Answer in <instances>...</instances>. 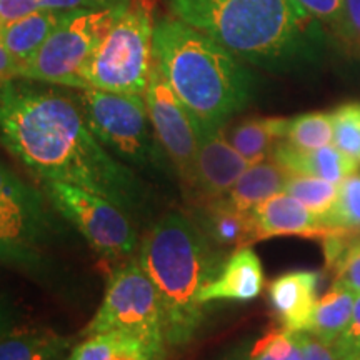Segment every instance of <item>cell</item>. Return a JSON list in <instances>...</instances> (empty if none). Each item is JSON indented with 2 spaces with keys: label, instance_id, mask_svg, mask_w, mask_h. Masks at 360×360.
Listing matches in <instances>:
<instances>
[{
  "label": "cell",
  "instance_id": "33",
  "mask_svg": "<svg viewBox=\"0 0 360 360\" xmlns=\"http://www.w3.org/2000/svg\"><path fill=\"white\" fill-rule=\"evenodd\" d=\"M127 0H40V7L51 11H94V8H105Z\"/></svg>",
  "mask_w": 360,
  "mask_h": 360
},
{
  "label": "cell",
  "instance_id": "28",
  "mask_svg": "<svg viewBox=\"0 0 360 360\" xmlns=\"http://www.w3.org/2000/svg\"><path fill=\"white\" fill-rule=\"evenodd\" d=\"M330 115L334 124V146L360 165V103H344Z\"/></svg>",
  "mask_w": 360,
  "mask_h": 360
},
{
  "label": "cell",
  "instance_id": "41",
  "mask_svg": "<svg viewBox=\"0 0 360 360\" xmlns=\"http://www.w3.org/2000/svg\"><path fill=\"white\" fill-rule=\"evenodd\" d=\"M359 360H360V357H359Z\"/></svg>",
  "mask_w": 360,
  "mask_h": 360
},
{
  "label": "cell",
  "instance_id": "6",
  "mask_svg": "<svg viewBox=\"0 0 360 360\" xmlns=\"http://www.w3.org/2000/svg\"><path fill=\"white\" fill-rule=\"evenodd\" d=\"M77 101L92 132L112 155L152 186L167 191L177 186V170L157 139L146 98L139 94L85 89Z\"/></svg>",
  "mask_w": 360,
  "mask_h": 360
},
{
  "label": "cell",
  "instance_id": "2",
  "mask_svg": "<svg viewBox=\"0 0 360 360\" xmlns=\"http://www.w3.org/2000/svg\"><path fill=\"white\" fill-rule=\"evenodd\" d=\"M175 19L200 30L245 64L274 74L319 65L322 24L295 0H167Z\"/></svg>",
  "mask_w": 360,
  "mask_h": 360
},
{
  "label": "cell",
  "instance_id": "37",
  "mask_svg": "<svg viewBox=\"0 0 360 360\" xmlns=\"http://www.w3.org/2000/svg\"><path fill=\"white\" fill-rule=\"evenodd\" d=\"M345 42L360 47V0H345Z\"/></svg>",
  "mask_w": 360,
  "mask_h": 360
},
{
  "label": "cell",
  "instance_id": "8",
  "mask_svg": "<svg viewBox=\"0 0 360 360\" xmlns=\"http://www.w3.org/2000/svg\"><path fill=\"white\" fill-rule=\"evenodd\" d=\"M129 2V0H127ZM127 2L94 11H70L19 70V79L85 90L84 70Z\"/></svg>",
  "mask_w": 360,
  "mask_h": 360
},
{
  "label": "cell",
  "instance_id": "31",
  "mask_svg": "<svg viewBox=\"0 0 360 360\" xmlns=\"http://www.w3.org/2000/svg\"><path fill=\"white\" fill-rule=\"evenodd\" d=\"M334 345L344 360L360 357V294L355 297L352 317H350L349 326L345 327L344 334L337 339Z\"/></svg>",
  "mask_w": 360,
  "mask_h": 360
},
{
  "label": "cell",
  "instance_id": "20",
  "mask_svg": "<svg viewBox=\"0 0 360 360\" xmlns=\"http://www.w3.org/2000/svg\"><path fill=\"white\" fill-rule=\"evenodd\" d=\"M137 335L122 330L85 335L75 344L65 360H164Z\"/></svg>",
  "mask_w": 360,
  "mask_h": 360
},
{
  "label": "cell",
  "instance_id": "25",
  "mask_svg": "<svg viewBox=\"0 0 360 360\" xmlns=\"http://www.w3.org/2000/svg\"><path fill=\"white\" fill-rule=\"evenodd\" d=\"M283 192L289 193L307 207L310 212L323 220L335 204L337 195H339V184L328 182L321 177H312V175L289 174Z\"/></svg>",
  "mask_w": 360,
  "mask_h": 360
},
{
  "label": "cell",
  "instance_id": "26",
  "mask_svg": "<svg viewBox=\"0 0 360 360\" xmlns=\"http://www.w3.org/2000/svg\"><path fill=\"white\" fill-rule=\"evenodd\" d=\"M297 148L315 150L334 143V124L332 115L327 112H309L289 119L285 139Z\"/></svg>",
  "mask_w": 360,
  "mask_h": 360
},
{
  "label": "cell",
  "instance_id": "15",
  "mask_svg": "<svg viewBox=\"0 0 360 360\" xmlns=\"http://www.w3.org/2000/svg\"><path fill=\"white\" fill-rule=\"evenodd\" d=\"M265 285L264 267L250 247H240L225 260L222 270L212 282L200 290V304L215 300L249 302L262 294Z\"/></svg>",
  "mask_w": 360,
  "mask_h": 360
},
{
  "label": "cell",
  "instance_id": "34",
  "mask_svg": "<svg viewBox=\"0 0 360 360\" xmlns=\"http://www.w3.org/2000/svg\"><path fill=\"white\" fill-rule=\"evenodd\" d=\"M40 8V0H0V19L2 24H11Z\"/></svg>",
  "mask_w": 360,
  "mask_h": 360
},
{
  "label": "cell",
  "instance_id": "21",
  "mask_svg": "<svg viewBox=\"0 0 360 360\" xmlns=\"http://www.w3.org/2000/svg\"><path fill=\"white\" fill-rule=\"evenodd\" d=\"M287 179L289 172H285L281 165L274 160H262L250 165L233 184L227 195H224V199L233 209L252 214V210L264 200L283 192Z\"/></svg>",
  "mask_w": 360,
  "mask_h": 360
},
{
  "label": "cell",
  "instance_id": "27",
  "mask_svg": "<svg viewBox=\"0 0 360 360\" xmlns=\"http://www.w3.org/2000/svg\"><path fill=\"white\" fill-rule=\"evenodd\" d=\"M242 360H302L295 332L278 327L255 340Z\"/></svg>",
  "mask_w": 360,
  "mask_h": 360
},
{
  "label": "cell",
  "instance_id": "23",
  "mask_svg": "<svg viewBox=\"0 0 360 360\" xmlns=\"http://www.w3.org/2000/svg\"><path fill=\"white\" fill-rule=\"evenodd\" d=\"M355 297L357 294L352 290L334 283L315 304L312 322L307 332L326 344H335L349 326Z\"/></svg>",
  "mask_w": 360,
  "mask_h": 360
},
{
  "label": "cell",
  "instance_id": "30",
  "mask_svg": "<svg viewBox=\"0 0 360 360\" xmlns=\"http://www.w3.org/2000/svg\"><path fill=\"white\" fill-rule=\"evenodd\" d=\"M332 270L334 283L360 294V237L350 242Z\"/></svg>",
  "mask_w": 360,
  "mask_h": 360
},
{
  "label": "cell",
  "instance_id": "19",
  "mask_svg": "<svg viewBox=\"0 0 360 360\" xmlns=\"http://www.w3.org/2000/svg\"><path fill=\"white\" fill-rule=\"evenodd\" d=\"M74 339L49 328L17 327L0 339V360H65Z\"/></svg>",
  "mask_w": 360,
  "mask_h": 360
},
{
  "label": "cell",
  "instance_id": "9",
  "mask_svg": "<svg viewBox=\"0 0 360 360\" xmlns=\"http://www.w3.org/2000/svg\"><path fill=\"white\" fill-rule=\"evenodd\" d=\"M122 330L137 335L165 357L164 310L154 282L137 259L127 260L110 274L101 307L85 328V335Z\"/></svg>",
  "mask_w": 360,
  "mask_h": 360
},
{
  "label": "cell",
  "instance_id": "10",
  "mask_svg": "<svg viewBox=\"0 0 360 360\" xmlns=\"http://www.w3.org/2000/svg\"><path fill=\"white\" fill-rule=\"evenodd\" d=\"M39 184L49 202L98 255L114 260L135 254L141 245L135 222L114 202L58 180Z\"/></svg>",
  "mask_w": 360,
  "mask_h": 360
},
{
  "label": "cell",
  "instance_id": "38",
  "mask_svg": "<svg viewBox=\"0 0 360 360\" xmlns=\"http://www.w3.org/2000/svg\"><path fill=\"white\" fill-rule=\"evenodd\" d=\"M19 70L20 64L13 58L12 53L7 51V47L0 40V84L19 77Z\"/></svg>",
  "mask_w": 360,
  "mask_h": 360
},
{
  "label": "cell",
  "instance_id": "24",
  "mask_svg": "<svg viewBox=\"0 0 360 360\" xmlns=\"http://www.w3.org/2000/svg\"><path fill=\"white\" fill-rule=\"evenodd\" d=\"M322 222L328 232L349 238L360 237V172L349 175L339 184L335 204Z\"/></svg>",
  "mask_w": 360,
  "mask_h": 360
},
{
  "label": "cell",
  "instance_id": "39",
  "mask_svg": "<svg viewBox=\"0 0 360 360\" xmlns=\"http://www.w3.org/2000/svg\"><path fill=\"white\" fill-rule=\"evenodd\" d=\"M2 25H4V24H2V19H0V27H2Z\"/></svg>",
  "mask_w": 360,
  "mask_h": 360
},
{
  "label": "cell",
  "instance_id": "5",
  "mask_svg": "<svg viewBox=\"0 0 360 360\" xmlns=\"http://www.w3.org/2000/svg\"><path fill=\"white\" fill-rule=\"evenodd\" d=\"M72 231L42 188L0 197V264L34 281L56 283L62 250L79 244Z\"/></svg>",
  "mask_w": 360,
  "mask_h": 360
},
{
  "label": "cell",
  "instance_id": "22",
  "mask_svg": "<svg viewBox=\"0 0 360 360\" xmlns=\"http://www.w3.org/2000/svg\"><path fill=\"white\" fill-rule=\"evenodd\" d=\"M289 127V119L267 117L247 119L229 132V142L250 165L267 160L278 141H283Z\"/></svg>",
  "mask_w": 360,
  "mask_h": 360
},
{
  "label": "cell",
  "instance_id": "35",
  "mask_svg": "<svg viewBox=\"0 0 360 360\" xmlns=\"http://www.w3.org/2000/svg\"><path fill=\"white\" fill-rule=\"evenodd\" d=\"M22 312L17 307L15 302L8 297L6 290L0 287V339L7 335L8 332L15 330L20 327Z\"/></svg>",
  "mask_w": 360,
  "mask_h": 360
},
{
  "label": "cell",
  "instance_id": "1",
  "mask_svg": "<svg viewBox=\"0 0 360 360\" xmlns=\"http://www.w3.org/2000/svg\"><path fill=\"white\" fill-rule=\"evenodd\" d=\"M0 143L39 182L58 180L114 202L135 224L155 222V187L112 155L77 101L32 80L0 84Z\"/></svg>",
  "mask_w": 360,
  "mask_h": 360
},
{
  "label": "cell",
  "instance_id": "17",
  "mask_svg": "<svg viewBox=\"0 0 360 360\" xmlns=\"http://www.w3.org/2000/svg\"><path fill=\"white\" fill-rule=\"evenodd\" d=\"M270 159L292 175H312L334 184H340L360 167L357 162L340 152L335 146L302 150L290 146L287 141L276 143Z\"/></svg>",
  "mask_w": 360,
  "mask_h": 360
},
{
  "label": "cell",
  "instance_id": "12",
  "mask_svg": "<svg viewBox=\"0 0 360 360\" xmlns=\"http://www.w3.org/2000/svg\"><path fill=\"white\" fill-rule=\"evenodd\" d=\"M195 169L193 202L214 200L227 195L250 164L233 148L222 130L200 132Z\"/></svg>",
  "mask_w": 360,
  "mask_h": 360
},
{
  "label": "cell",
  "instance_id": "4",
  "mask_svg": "<svg viewBox=\"0 0 360 360\" xmlns=\"http://www.w3.org/2000/svg\"><path fill=\"white\" fill-rule=\"evenodd\" d=\"M220 249L180 210L160 215L142 237L137 260L159 292L170 347L195 339L204 322L200 290L219 276L227 260Z\"/></svg>",
  "mask_w": 360,
  "mask_h": 360
},
{
  "label": "cell",
  "instance_id": "18",
  "mask_svg": "<svg viewBox=\"0 0 360 360\" xmlns=\"http://www.w3.org/2000/svg\"><path fill=\"white\" fill-rule=\"evenodd\" d=\"M69 12L40 8L24 19L4 24L0 27V40L22 67L64 22Z\"/></svg>",
  "mask_w": 360,
  "mask_h": 360
},
{
  "label": "cell",
  "instance_id": "11",
  "mask_svg": "<svg viewBox=\"0 0 360 360\" xmlns=\"http://www.w3.org/2000/svg\"><path fill=\"white\" fill-rule=\"evenodd\" d=\"M143 96H146L143 98L147 103L148 119L155 130L157 139L177 170L180 188L193 200L197 152H199L195 124L184 103L175 96L155 60H152L148 84Z\"/></svg>",
  "mask_w": 360,
  "mask_h": 360
},
{
  "label": "cell",
  "instance_id": "16",
  "mask_svg": "<svg viewBox=\"0 0 360 360\" xmlns=\"http://www.w3.org/2000/svg\"><path fill=\"white\" fill-rule=\"evenodd\" d=\"M187 214L215 245L240 249L257 242L252 214L233 209L224 197L193 202Z\"/></svg>",
  "mask_w": 360,
  "mask_h": 360
},
{
  "label": "cell",
  "instance_id": "32",
  "mask_svg": "<svg viewBox=\"0 0 360 360\" xmlns=\"http://www.w3.org/2000/svg\"><path fill=\"white\" fill-rule=\"evenodd\" d=\"M302 360H344L334 344H326L310 332H295Z\"/></svg>",
  "mask_w": 360,
  "mask_h": 360
},
{
  "label": "cell",
  "instance_id": "40",
  "mask_svg": "<svg viewBox=\"0 0 360 360\" xmlns=\"http://www.w3.org/2000/svg\"><path fill=\"white\" fill-rule=\"evenodd\" d=\"M347 360H359V359H347Z\"/></svg>",
  "mask_w": 360,
  "mask_h": 360
},
{
  "label": "cell",
  "instance_id": "7",
  "mask_svg": "<svg viewBox=\"0 0 360 360\" xmlns=\"http://www.w3.org/2000/svg\"><path fill=\"white\" fill-rule=\"evenodd\" d=\"M154 0H129L84 70L87 89L146 94L154 60Z\"/></svg>",
  "mask_w": 360,
  "mask_h": 360
},
{
  "label": "cell",
  "instance_id": "29",
  "mask_svg": "<svg viewBox=\"0 0 360 360\" xmlns=\"http://www.w3.org/2000/svg\"><path fill=\"white\" fill-rule=\"evenodd\" d=\"M315 20L326 25L337 37L345 39V0H295Z\"/></svg>",
  "mask_w": 360,
  "mask_h": 360
},
{
  "label": "cell",
  "instance_id": "14",
  "mask_svg": "<svg viewBox=\"0 0 360 360\" xmlns=\"http://www.w3.org/2000/svg\"><path fill=\"white\" fill-rule=\"evenodd\" d=\"M257 242L272 237L322 238L328 231L317 215L310 212L299 200L281 192L264 200L252 210Z\"/></svg>",
  "mask_w": 360,
  "mask_h": 360
},
{
  "label": "cell",
  "instance_id": "3",
  "mask_svg": "<svg viewBox=\"0 0 360 360\" xmlns=\"http://www.w3.org/2000/svg\"><path fill=\"white\" fill-rule=\"evenodd\" d=\"M154 60L191 114L197 134L224 130L254 96V75L244 62L175 17L155 24Z\"/></svg>",
  "mask_w": 360,
  "mask_h": 360
},
{
  "label": "cell",
  "instance_id": "36",
  "mask_svg": "<svg viewBox=\"0 0 360 360\" xmlns=\"http://www.w3.org/2000/svg\"><path fill=\"white\" fill-rule=\"evenodd\" d=\"M30 187L32 186L29 182L22 180L19 175L0 160V197L19 195L22 192L29 191Z\"/></svg>",
  "mask_w": 360,
  "mask_h": 360
},
{
  "label": "cell",
  "instance_id": "13",
  "mask_svg": "<svg viewBox=\"0 0 360 360\" xmlns=\"http://www.w3.org/2000/svg\"><path fill=\"white\" fill-rule=\"evenodd\" d=\"M321 276L315 270H290L269 287V299L282 328L307 332L312 322Z\"/></svg>",
  "mask_w": 360,
  "mask_h": 360
}]
</instances>
